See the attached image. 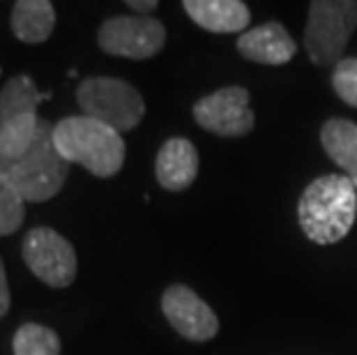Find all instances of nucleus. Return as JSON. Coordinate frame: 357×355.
I'll return each mask as SVG.
<instances>
[{"mask_svg":"<svg viewBox=\"0 0 357 355\" xmlns=\"http://www.w3.org/2000/svg\"><path fill=\"white\" fill-rule=\"evenodd\" d=\"M51 93H40L28 74H17L0 90V157L17 160L33 146L42 118L37 107Z\"/></svg>","mask_w":357,"mask_h":355,"instance_id":"20e7f679","label":"nucleus"},{"mask_svg":"<svg viewBox=\"0 0 357 355\" xmlns=\"http://www.w3.org/2000/svg\"><path fill=\"white\" fill-rule=\"evenodd\" d=\"M53 127L56 125L42 118L33 146L24 155L17 160L0 157V176L24 199V203L51 201L53 196L60 194L70 176L72 164L60 157L53 143Z\"/></svg>","mask_w":357,"mask_h":355,"instance_id":"7ed1b4c3","label":"nucleus"},{"mask_svg":"<svg viewBox=\"0 0 357 355\" xmlns=\"http://www.w3.org/2000/svg\"><path fill=\"white\" fill-rule=\"evenodd\" d=\"M162 312L171 328L189 342H210L219 332V319L212 307L185 284H171L162 293Z\"/></svg>","mask_w":357,"mask_h":355,"instance_id":"9d476101","label":"nucleus"},{"mask_svg":"<svg viewBox=\"0 0 357 355\" xmlns=\"http://www.w3.org/2000/svg\"><path fill=\"white\" fill-rule=\"evenodd\" d=\"M97 44L109 56L148 60L166 47V28L155 17L123 14L104 21L97 30Z\"/></svg>","mask_w":357,"mask_h":355,"instance_id":"6e6552de","label":"nucleus"},{"mask_svg":"<svg viewBox=\"0 0 357 355\" xmlns=\"http://www.w3.org/2000/svg\"><path fill=\"white\" fill-rule=\"evenodd\" d=\"M332 88L341 102L357 109V58H344L334 65Z\"/></svg>","mask_w":357,"mask_h":355,"instance_id":"a211bd4d","label":"nucleus"},{"mask_svg":"<svg viewBox=\"0 0 357 355\" xmlns=\"http://www.w3.org/2000/svg\"><path fill=\"white\" fill-rule=\"evenodd\" d=\"M21 254L30 273L51 289H67L77 277V249L51 226H37L28 231L21 245Z\"/></svg>","mask_w":357,"mask_h":355,"instance_id":"0eeeda50","label":"nucleus"},{"mask_svg":"<svg viewBox=\"0 0 357 355\" xmlns=\"http://www.w3.org/2000/svg\"><path fill=\"white\" fill-rule=\"evenodd\" d=\"M12 305V296H10V284H7V273H5V263L0 259V319L7 316Z\"/></svg>","mask_w":357,"mask_h":355,"instance_id":"6ab92c4d","label":"nucleus"},{"mask_svg":"<svg viewBox=\"0 0 357 355\" xmlns=\"http://www.w3.org/2000/svg\"><path fill=\"white\" fill-rule=\"evenodd\" d=\"M53 143L67 164H81L97 178H111L125 164V141L113 127L88 116H67L53 127Z\"/></svg>","mask_w":357,"mask_h":355,"instance_id":"f03ea898","label":"nucleus"},{"mask_svg":"<svg viewBox=\"0 0 357 355\" xmlns=\"http://www.w3.org/2000/svg\"><path fill=\"white\" fill-rule=\"evenodd\" d=\"M235 47L242 58L258 65H286L298 54V44L291 33L277 21H268L263 26L245 30L238 37Z\"/></svg>","mask_w":357,"mask_h":355,"instance_id":"9b49d317","label":"nucleus"},{"mask_svg":"<svg viewBox=\"0 0 357 355\" xmlns=\"http://www.w3.org/2000/svg\"><path fill=\"white\" fill-rule=\"evenodd\" d=\"M199 150L189 139L173 137L162 143L155 160L157 183L166 192H185L199 176Z\"/></svg>","mask_w":357,"mask_h":355,"instance_id":"f8f14e48","label":"nucleus"},{"mask_svg":"<svg viewBox=\"0 0 357 355\" xmlns=\"http://www.w3.org/2000/svg\"><path fill=\"white\" fill-rule=\"evenodd\" d=\"M357 219V190L346 176L325 173L305 187L298 203L302 233L316 245H334L351 233Z\"/></svg>","mask_w":357,"mask_h":355,"instance_id":"f257e3e1","label":"nucleus"},{"mask_svg":"<svg viewBox=\"0 0 357 355\" xmlns=\"http://www.w3.org/2000/svg\"><path fill=\"white\" fill-rule=\"evenodd\" d=\"M12 33L24 44H42L56 28V7L49 0H17L10 17Z\"/></svg>","mask_w":357,"mask_h":355,"instance_id":"4468645a","label":"nucleus"},{"mask_svg":"<svg viewBox=\"0 0 357 355\" xmlns=\"http://www.w3.org/2000/svg\"><path fill=\"white\" fill-rule=\"evenodd\" d=\"M182 10L196 26L208 33H240L252 21V12L242 0H185Z\"/></svg>","mask_w":357,"mask_h":355,"instance_id":"ddd939ff","label":"nucleus"},{"mask_svg":"<svg viewBox=\"0 0 357 355\" xmlns=\"http://www.w3.org/2000/svg\"><path fill=\"white\" fill-rule=\"evenodd\" d=\"M127 7L134 12H139L141 17H148V12H153L159 7L157 0H127Z\"/></svg>","mask_w":357,"mask_h":355,"instance_id":"aec40b11","label":"nucleus"},{"mask_svg":"<svg viewBox=\"0 0 357 355\" xmlns=\"http://www.w3.org/2000/svg\"><path fill=\"white\" fill-rule=\"evenodd\" d=\"M24 219H26L24 199L0 176V238L17 233L24 226Z\"/></svg>","mask_w":357,"mask_h":355,"instance_id":"f3484780","label":"nucleus"},{"mask_svg":"<svg viewBox=\"0 0 357 355\" xmlns=\"http://www.w3.org/2000/svg\"><path fill=\"white\" fill-rule=\"evenodd\" d=\"M192 116L205 132L224 139L247 137L254 130L256 116L249 107V90L242 86H226L194 104Z\"/></svg>","mask_w":357,"mask_h":355,"instance_id":"1a4fd4ad","label":"nucleus"},{"mask_svg":"<svg viewBox=\"0 0 357 355\" xmlns=\"http://www.w3.org/2000/svg\"><path fill=\"white\" fill-rule=\"evenodd\" d=\"M14 355H60V337L53 328L24 323L12 339Z\"/></svg>","mask_w":357,"mask_h":355,"instance_id":"dca6fc26","label":"nucleus"},{"mask_svg":"<svg viewBox=\"0 0 357 355\" xmlns=\"http://www.w3.org/2000/svg\"><path fill=\"white\" fill-rule=\"evenodd\" d=\"M357 28L355 0H314L309 5L305 49L314 65L330 67L344 60L346 47Z\"/></svg>","mask_w":357,"mask_h":355,"instance_id":"423d86ee","label":"nucleus"},{"mask_svg":"<svg viewBox=\"0 0 357 355\" xmlns=\"http://www.w3.org/2000/svg\"><path fill=\"white\" fill-rule=\"evenodd\" d=\"M77 102L83 116L95 118L116 132H132L146 116V100L132 83L113 77H88L79 83Z\"/></svg>","mask_w":357,"mask_h":355,"instance_id":"39448f33","label":"nucleus"},{"mask_svg":"<svg viewBox=\"0 0 357 355\" xmlns=\"http://www.w3.org/2000/svg\"><path fill=\"white\" fill-rule=\"evenodd\" d=\"M321 143L357 190V123L348 118H330L321 127Z\"/></svg>","mask_w":357,"mask_h":355,"instance_id":"2eb2a0df","label":"nucleus"}]
</instances>
